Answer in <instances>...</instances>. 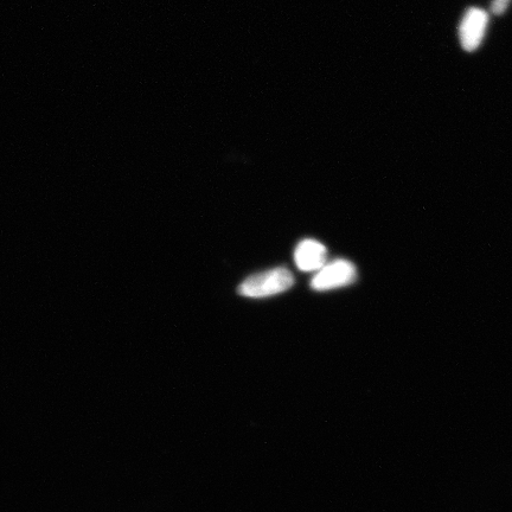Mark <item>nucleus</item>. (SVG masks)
I'll return each mask as SVG.
<instances>
[{
    "label": "nucleus",
    "mask_w": 512,
    "mask_h": 512,
    "mask_svg": "<svg viewBox=\"0 0 512 512\" xmlns=\"http://www.w3.org/2000/svg\"><path fill=\"white\" fill-rule=\"evenodd\" d=\"M294 285V278L284 267L252 275L239 287V293L247 298H266L284 293Z\"/></svg>",
    "instance_id": "nucleus-1"
},
{
    "label": "nucleus",
    "mask_w": 512,
    "mask_h": 512,
    "mask_svg": "<svg viewBox=\"0 0 512 512\" xmlns=\"http://www.w3.org/2000/svg\"><path fill=\"white\" fill-rule=\"evenodd\" d=\"M357 270L348 260H336L326 264L311 281L313 290L318 292L335 290V288L355 283Z\"/></svg>",
    "instance_id": "nucleus-2"
},
{
    "label": "nucleus",
    "mask_w": 512,
    "mask_h": 512,
    "mask_svg": "<svg viewBox=\"0 0 512 512\" xmlns=\"http://www.w3.org/2000/svg\"><path fill=\"white\" fill-rule=\"evenodd\" d=\"M328 251L323 243L316 240H304L294 252L297 267L303 272H318L326 265Z\"/></svg>",
    "instance_id": "nucleus-4"
},
{
    "label": "nucleus",
    "mask_w": 512,
    "mask_h": 512,
    "mask_svg": "<svg viewBox=\"0 0 512 512\" xmlns=\"http://www.w3.org/2000/svg\"><path fill=\"white\" fill-rule=\"evenodd\" d=\"M488 12L471 8L466 11L459 27V38L462 47L466 51H475L482 44L486 29H488Z\"/></svg>",
    "instance_id": "nucleus-3"
},
{
    "label": "nucleus",
    "mask_w": 512,
    "mask_h": 512,
    "mask_svg": "<svg viewBox=\"0 0 512 512\" xmlns=\"http://www.w3.org/2000/svg\"><path fill=\"white\" fill-rule=\"evenodd\" d=\"M509 2L510 0H494L490 8L492 14L497 16L503 15L505 10L508 9Z\"/></svg>",
    "instance_id": "nucleus-5"
}]
</instances>
